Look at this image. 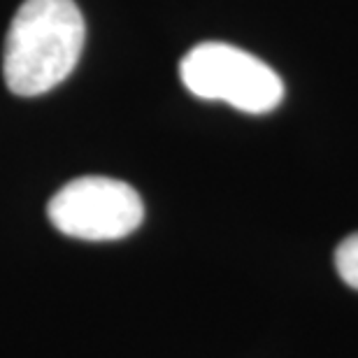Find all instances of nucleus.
Returning <instances> with one entry per match:
<instances>
[{"label": "nucleus", "instance_id": "2", "mask_svg": "<svg viewBox=\"0 0 358 358\" xmlns=\"http://www.w3.org/2000/svg\"><path fill=\"white\" fill-rule=\"evenodd\" d=\"M182 84L203 100L266 114L284 100V82L268 63L226 42H203L179 63Z\"/></svg>", "mask_w": 358, "mask_h": 358}, {"label": "nucleus", "instance_id": "4", "mask_svg": "<svg viewBox=\"0 0 358 358\" xmlns=\"http://www.w3.org/2000/svg\"><path fill=\"white\" fill-rule=\"evenodd\" d=\"M335 268H338L342 282L358 291V233L349 235L335 249Z\"/></svg>", "mask_w": 358, "mask_h": 358}, {"label": "nucleus", "instance_id": "1", "mask_svg": "<svg viewBox=\"0 0 358 358\" xmlns=\"http://www.w3.org/2000/svg\"><path fill=\"white\" fill-rule=\"evenodd\" d=\"M87 40L75 0H24L5 38L3 75L14 96H42L73 73Z\"/></svg>", "mask_w": 358, "mask_h": 358}, {"label": "nucleus", "instance_id": "3", "mask_svg": "<svg viewBox=\"0 0 358 358\" xmlns=\"http://www.w3.org/2000/svg\"><path fill=\"white\" fill-rule=\"evenodd\" d=\"M52 226L68 238L107 242L121 240L145 219V205L131 184L112 177H80L49 200Z\"/></svg>", "mask_w": 358, "mask_h": 358}]
</instances>
